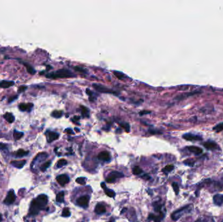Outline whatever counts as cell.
Segmentation results:
<instances>
[{
	"label": "cell",
	"mask_w": 223,
	"mask_h": 222,
	"mask_svg": "<svg viewBox=\"0 0 223 222\" xmlns=\"http://www.w3.org/2000/svg\"><path fill=\"white\" fill-rule=\"evenodd\" d=\"M71 215V212L68 208H64L62 211V216L63 217H68Z\"/></svg>",
	"instance_id": "d6a6232c"
},
{
	"label": "cell",
	"mask_w": 223,
	"mask_h": 222,
	"mask_svg": "<svg viewBox=\"0 0 223 222\" xmlns=\"http://www.w3.org/2000/svg\"><path fill=\"white\" fill-rule=\"evenodd\" d=\"M204 147L208 150H215L218 148V145L213 141H208L203 144Z\"/></svg>",
	"instance_id": "7c38bea8"
},
{
	"label": "cell",
	"mask_w": 223,
	"mask_h": 222,
	"mask_svg": "<svg viewBox=\"0 0 223 222\" xmlns=\"http://www.w3.org/2000/svg\"><path fill=\"white\" fill-rule=\"evenodd\" d=\"M113 74H114L116 77H118L119 80H124V78H125V75L123 74V73H120V72L114 71L113 72Z\"/></svg>",
	"instance_id": "836d02e7"
},
{
	"label": "cell",
	"mask_w": 223,
	"mask_h": 222,
	"mask_svg": "<svg viewBox=\"0 0 223 222\" xmlns=\"http://www.w3.org/2000/svg\"><path fill=\"white\" fill-rule=\"evenodd\" d=\"M56 180L57 182L61 186H64L69 182V178L66 175H60L58 176Z\"/></svg>",
	"instance_id": "30bf717a"
},
{
	"label": "cell",
	"mask_w": 223,
	"mask_h": 222,
	"mask_svg": "<svg viewBox=\"0 0 223 222\" xmlns=\"http://www.w3.org/2000/svg\"><path fill=\"white\" fill-rule=\"evenodd\" d=\"M33 107L32 103H21L18 106V108L22 111H30Z\"/></svg>",
	"instance_id": "8fae6325"
},
{
	"label": "cell",
	"mask_w": 223,
	"mask_h": 222,
	"mask_svg": "<svg viewBox=\"0 0 223 222\" xmlns=\"http://www.w3.org/2000/svg\"><path fill=\"white\" fill-rule=\"evenodd\" d=\"M115 181H116V178H114V177L110 175H109L106 179V181L107 182H108V183H113V182H115Z\"/></svg>",
	"instance_id": "f35d334b"
},
{
	"label": "cell",
	"mask_w": 223,
	"mask_h": 222,
	"mask_svg": "<svg viewBox=\"0 0 223 222\" xmlns=\"http://www.w3.org/2000/svg\"><path fill=\"white\" fill-rule=\"evenodd\" d=\"M200 92L199 91H194V92H191V93H185V94H181V95L178 96V97L175 98V99L176 100H183L185 99V98H186L187 97H191V96L194 95V94H197V93H199Z\"/></svg>",
	"instance_id": "d6986e66"
},
{
	"label": "cell",
	"mask_w": 223,
	"mask_h": 222,
	"mask_svg": "<svg viewBox=\"0 0 223 222\" xmlns=\"http://www.w3.org/2000/svg\"><path fill=\"white\" fill-rule=\"evenodd\" d=\"M15 199H16L15 194H14V191H13V190H11L9 191V193H8L6 198H5V200H4V203H5L6 205H9L13 204V203L14 202V201H15Z\"/></svg>",
	"instance_id": "5b68a950"
},
{
	"label": "cell",
	"mask_w": 223,
	"mask_h": 222,
	"mask_svg": "<svg viewBox=\"0 0 223 222\" xmlns=\"http://www.w3.org/2000/svg\"><path fill=\"white\" fill-rule=\"evenodd\" d=\"M74 69H75V70H76V71L81 72V73H85V72H86V70H85L84 68L80 67H75Z\"/></svg>",
	"instance_id": "60d3db41"
},
{
	"label": "cell",
	"mask_w": 223,
	"mask_h": 222,
	"mask_svg": "<svg viewBox=\"0 0 223 222\" xmlns=\"http://www.w3.org/2000/svg\"><path fill=\"white\" fill-rule=\"evenodd\" d=\"M22 63H23V65H24L25 67H26V69H27V71L30 74H35V73H36V71H35V69L33 68L32 66H31L30 65H29L28 63H25V62H22Z\"/></svg>",
	"instance_id": "7402d4cb"
},
{
	"label": "cell",
	"mask_w": 223,
	"mask_h": 222,
	"mask_svg": "<svg viewBox=\"0 0 223 222\" xmlns=\"http://www.w3.org/2000/svg\"><path fill=\"white\" fill-rule=\"evenodd\" d=\"M213 202L216 205L221 206L223 204V195L217 194L213 197Z\"/></svg>",
	"instance_id": "5bb4252c"
},
{
	"label": "cell",
	"mask_w": 223,
	"mask_h": 222,
	"mask_svg": "<svg viewBox=\"0 0 223 222\" xmlns=\"http://www.w3.org/2000/svg\"><path fill=\"white\" fill-rule=\"evenodd\" d=\"M99 159L103 161H108L110 159V154L107 151H102L98 155Z\"/></svg>",
	"instance_id": "4fadbf2b"
},
{
	"label": "cell",
	"mask_w": 223,
	"mask_h": 222,
	"mask_svg": "<svg viewBox=\"0 0 223 222\" xmlns=\"http://www.w3.org/2000/svg\"><path fill=\"white\" fill-rule=\"evenodd\" d=\"M101 187L105 190V194H106V195H107L108 196L110 197H114L115 195H116V193H115L113 190L107 188L104 182H102V183L101 184Z\"/></svg>",
	"instance_id": "9a60e30c"
},
{
	"label": "cell",
	"mask_w": 223,
	"mask_h": 222,
	"mask_svg": "<svg viewBox=\"0 0 223 222\" xmlns=\"http://www.w3.org/2000/svg\"><path fill=\"white\" fill-rule=\"evenodd\" d=\"M3 117L9 123H13L14 121V119H15L14 115L11 113H5V115H3Z\"/></svg>",
	"instance_id": "44dd1931"
},
{
	"label": "cell",
	"mask_w": 223,
	"mask_h": 222,
	"mask_svg": "<svg viewBox=\"0 0 223 222\" xmlns=\"http://www.w3.org/2000/svg\"><path fill=\"white\" fill-rule=\"evenodd\" d=\"M48 78L50 79H58V78H67V77H72L75 76V75L72 74V72L67 69H60V70H57L54 73H48V74L46 75Z\"/></svg>",
	"instance_id": "6da1fadb"
},
{
	"label": "cell",
	"mask_w": 223,
	"mask_h": 222,
	"mask_svg": "<svg viewBox=\"0 0 223 222\" xmlns=\"http://www.w3.org/2000/svg\"><path fill=\"white\" fill-rule=\"evenodd\" d=\"M67 160H65V159H61V160H59V161H58V163H57V166H58V167H61L65 165L66 164H67Z\"/></svg>",
	"instance_id": "1f68e13d"
},
{
	"label": "cell",
	"mask_w": 223,
	"mask_h": 222,
	"mask_svg": "<svg viewBox=\"0 0 223 222\" xmlns=\"http://www.w3.org/2000/svg\"><path fill=\"white\" fill-rule=\"evenodd\" d=\"M187 148H188V150L190 152H192V153H194L195 154H200L202 153L203 152L202 149L201 148L196 146H189L187 147Z\"/></svg>",
	"instance_id": "2e32d148"
},
{
	"label": "cell",
	"mask_w": 223,
	"mask_h": 222,
	"mask_svg": "<svg viewBox=\"0 0 223 222\" xmlns=\"http://www.w3.org/2000/svg\"><path fill=\"white\" fill-rule=\"evenodd\" d=\"M213 130L217 132H221V131H222L223 130V123H219V124H217L215 127H213Z\"/></svg>",
	"instance_id": "83f0119b"
},
{
	"label": "cell",
	"mask_w": 223,
	"mask_h": 222,
	"mask_svg": "<svg viewBox=\"0 0 223 222\" xmlns=\"http://www.w3.org/2000/svg\"><path fill=\"white\" fill-rule=\"evenodd\" d=\"M150 113V111H141V112L140 113V115H142L145 113L147 114V113Z\"/></svg>",
	"instance_id": "c3c4849f"
},
{
	"label": "cell",
	"mask_w": 223,
	"mask_h": 222,
	"mask_svg": "<svg viewBox=\"0 0 223 222\" xmlns=\"http://www.w3.org/2000/svg\"><path fill=\"white\" fill-rule=\"evenodd\" d=\"M81 108H82V114L83 116L89 117V110H88V108H87L86 107L83 106H81Z\"/></svg>",
	"instance_id": "f1b7e54d"
},
{
	"label": "cell",
	"mask_w": 223,
	"mask_h": 222,
	"mask_svg": "<svg viewBox=\"0 0 223 222\" xmlns=\"http://www.w3.org/2000/svg\"><path fill=\"white\" fill-rule=\"evenodd\" d=\"M88 203H89V197L87 196V195L80 197L76 201V203L82 207H88Z\"/></svg>",
	"instance_id": "52a82bcc"
},
{
	"label": "cell",
	"mask_w": 223,
	"mask_h": 222,
	"mask_svg": "<svg viewBox=\"0 0 223 222\" xmlns=\"http://www.w3.org/2000/svg\"><path fill=\"white\" fill-rule=\"evenodd\" d=\"M7 149V145L5 144L0 143V150H5Z\"/></svg>",
	"instance_id": "f6af8a7d"
},
{
	"label": "cell",
	"mask_w": 223,
	"mask_h": 222,
	"mask_svg": "<svg viewBox=\"0 0 223 222\" xmlns=\"http://www.w3.org/2000/svg\"><path fill=\"white\" fill-rule=\"evenodd\" d=\"M191 205H187L180 209L178 210L171 214V218L174 220H178L179 218L181 217L183 214L187 213L191 210Z\"/></svg>",
	"instance_id": "7a4b0ae2"
},
{
	"label": "cell",
	"mask_w": 223,
	"mask_h": 222,
	"mask_svg": "<svg viewBox=\"0 0 223 222\" xmlns=\"http://www.w3.org/2000/svg\"><path fill=\"white\" fill-rule=\"evenodd\" d=\"M50 164H51L50 161H47L46 163H44V164H43V165L41 167V170L42 171H46V169H47L50 165Z\"/></svg>",
	"instance_id": "e575fe53"
},
{
	"label": "cell",
	"mask_w": 223,
	"mask_h": 222,
	"mask_svg": "<svg viewBox=\"0 0 223 222\" xmlns=\"http://www.w3.org/2000/svg\"><path fill=\"white\" fill-rule=\"evenodd\" d=\"M17 98H18V95H14L13 96V97H10V98H9V102H13V101H14V100L16 99Z\"/></svg>",
	"instance_id": "ee69618b"
},
{
	"label": "cell",
	"mask_w": 223,
	"mask_h": 222,
	"mask_svg": "<svg viewBox=\"0 0 223 222\" xmlns=\"http://www.w3.org/2000/svg\"><path fill=\"white\" fill-rule=\"evenodd\" d=\"M2 221V216H1V214H0V222Z\"/></svg>",
	"instance_id": "f907efd6"
},
{
	"label": "cell",
	"mask_w": 223,
	"mask_h": 222,
	"mask_svg": "<svg viewBox=\"0 0 223 222\" xmlns=\"http://www.w3.org/2000/svg\"><path fill=\"white\" fill-rule=\"evenodd\" d=\"M195 222H200V220H196V221Z\"/></svg>",
	"instance_id": "f5cc1de1"
},
{
	"label": "cell",
	"mask_w": 223,
	"mask_h": 222,
	"mask_svg": "<svg viewBox=\"0 0 223 222\" xmlns=\"http://www.w3.org/2000/svg\"><path fill=\"white\" fill-rule=\"evenodd\" d=\"M35 200L41 209H43L48 203V197L44 194H42L39 195Z\"/></svg>",
	"instance_id": "3957f363"
},
{
	"label": "cell",
	"mask_w": 223,
	"mask_h": 222,
	"mask_svg": "<svg viewBox=\"0 0 223 222\" xmlns=\"http://www.w3.org/2000/svg\"><path fill=\"white\" fill-rule=\"evenodd\" d=\"M28 153H29L28 151H26L23 149H20L16 152L15 154L17 157H23V156H26V155L28 154Z\"/></svg>",
	"instance_id": "cb8c5ba5"
},
{
	"label": "cell",
	"mask_w": 223,
	"mask_h": 222,
	"mask_svg": "<svg viewBox=\"0 0 223 222\" xmlns=\"http://www.w3.org/2000/svg\"><path fill=\"white\" fill-rule=\"evenodd\" d=\"M14 85V82L13 81H0V87L4 88V89H7L10 87L13 86Z\"/></svg>",
	"instance_id": "e0dca14e"
},
{
	"label": "cell",
	"mask_w": 223,
	"mask_h": 222,
	"mask_svg": "<svg viewBox=\"0 0 223 222\" xmlns=\"http://www.w3.org/2000/svg\"><path fill=\"white\" fill-rule=\"evenodd\" d=\"M46 135H47V140H48V143H51L55 140H58L59 136V134L54 132H51V131H47L46 132Z\"/></svg>",
	"instance_id": "9c48e42d"
},
{
	"label": "cell",
	"mask_w": 223,
	"mask_h": 222,
	"mask_svg": "<svg viewBox=\"0 0 223 222\" xmlns=\"http://www.w3.org/2000/svg\"><path fill=\"white\" fill-rule=\"evenodd\" d=\"M86 93H88V95L89 96V98H90V100H92V101H93V93H92V91H91L90 90H89V89H87L86 90Z\"/></svg>",
	"instance_id": "7bdbcfd3"
},
{
	"label": "cell",
	"mask_w": 223,
	"mask_h": 222,
	"mask_svg": "<svg viewBox=\"0 0 223 222\" xmlns=\"http://www.w3.org/2000/svg\"><path fill=\"white\" fill-rule=\"evenodd\" d=\"M76 182L80 185H85L86 183V178H84V177H79V178H76Z\"/></svg>",
	"instance_id": "f546056e"
},
{
	"label": "cell",
	"mask_w": 223,
	"mask_h": 222,
	"mask_svg": "<svg viewBox=\"0 0 223 222\" xmlns=\"http://www.w3.org/2000/svg\"><path fill=\"white\" fill-rule=\"evenodd\" d=\"M95 212L97 214H103L106 212V208L102 205L97 204L95 208Z\"/></svg>",
	"instance_id": "ac0fdd59"
},
{
	"label": "cell",
	"mask_w": 223,
	"mask_h": 222,
	"mask_svg": "<svg viewBox=\"0 0 223 222\" xmlns=\"http://www.w3.org/2000/svg\"><path fill=\"white\" fill-rule=\"evenodd\" d=\"M27 87L26 86V85H22V86L19 87H18V93H23V92H24L27 89Z\"/></svg>",
	"instance_id": "ab89813d"
},
{
	"label": "cell",
	"mask_w": 223,
	"mask_h": 222,
	"mask_svg": "<svg viewBox=\"0 0 223 222\" xmlns=\"http://www.w3.org/2000/svg\"><path fill=\"white\" fill-rule=\"evenodd\" d=\"M64 195L65 194L63 191L59 192L56 195V201L58 203H63L64 201Z\"/></svg>",
	"instance_id": "603a6c76"
},
{
	"label": "cell",
	"mask_w": 223,
	"mask_h": 222,
	"mask_svg": "<svg viewBox=\"0 0 223 222\" xmlns=\"http://www.w3.org/2000/svg\"><path fill=\"white\" fill-rule=\"evenodd\" d=\"M93 87L96 89V90L97 91L101 92V93H112V94H116H116H117L116 92L113 91H112V90H110V89H108V88L103 86V85H99V84H97V83H94V84H93Z\"/></svg>",
	"instance_id": "277c9868"
},
{
	"label": "cell",
	"mask_w": 223,
	"mask_h": 222,
	"mask_svg": "<svg viewBox=\"0 0 223 222\" xmlns=\"http://www.w3.org/2000/svg\"><path fill=\"white\" fill-rule=\"evenodd\" d=\"M26 160H20V161H11V164L15 167L21 169L24 167V165L26 164Z\"/></svg>",
	"instance_id": "ffe728a7"
},
{
	"label": "cell",
	"mask_w": 223,
	"mask_h": 222,
	"mask_svg": "<svg viewBox=\"0 0 223 222\" xmlns=\"http://www.w3.org/2000/svg\"><path fill=\"white\" fill-rule=\"evenodd\" d=\"M183 138L187 141H199L202 140V137L198 135L192 134H185L183 136Z\"/></svg>",
	"instance_id": "ba28073f"
},
{
	"label": "cell",
	"mask_w": 223,
	"mask_h": 222,
	"mask_svg": "<svg viewBox=\"0 0 223 222\" xmlns=\"http://www.w3.org/2000/svg\"><path fill=\"white\" fill-rule=\"evenodd\" d=\"M142 177L143 178H144L145 180H148V179H150V177L147 174H145L144 175L142 176Z\"/></svg>",
	"instance_id": "7dc6e473"
},
{
	"label": "cell",
	"mask_w": 223,
	"mask_h": 222,
	"mask_svg": "<svg viewBox=\"0 0 223 222\" xmlns=\"http://www.w3.org/2000/svg\"><path fill=\"white\" fill-rule=\"evenodd\" d=\"M142 170L141 169V168L139 167L138 166H136L133 168V173H134V175H140V173H142Z\"/></svg>",
	"instance_id": "d590c367"
},
{
	"label": "cell",
	"mask_w": 223,
	"mask_h": 222,
	"mask_svg": "<svg viewBox=\"0 0 223 222\" xmlns=\"http://www.w3.org/2000/svg\"><path fill=\"white\" fill-rule=\"evenodd\" d=\"M109 175L112 176V177H113L116 178H121V177H123L124 176L123 173H120V172H118V171H112V173H110Z\"/></svg>",
	"instance_id": "4316f807"
},
{
	"label": "cell",
	"mask_w": 223,
	"mask_h": 222,
	"mask_svg": "<svg viewBox=\"0 0 223 222\" xmlns=\"http://www.w3.org/2000/svg\"><path fill=\"white\" fill-rule=\"evenodd\" d=\"M53 117L55 118H59L63 115V111H60V110H54L53 112L51 114Z\"/></svg>",
	"instance_id": "484cf974"
},
{
	"label": "cell",
	"mask_w": 223,
	"mask_h": 222,
	"mask_svg": "<svg viewBox=\"0 0 223 222\" xmlns=\"http://www.w3.org/2000/svg\"><path fill=\"white\" fill-rule=\"evenodd\" d=\"M174 166L173 165H167V166L163 169V172H164V173L167 174V173H169V172L171 171L174 169Z\"/></svg>",
	"instance_id": "4dcf8cb0"
},
{
	"label": "cell",
	"mask_w": 223,
	"mask_h": 222,
	"mask_svg": "<svg viewBox=\"0 0 223 222\" xmlns=\"http://www.w3.org/2000/svg\"><path fill=\"white\" fill-rule=\"evenodd\" d=\"M23 136H24L23 132H18V131L16 130L14 131V133H13V137H14V138L16 140H20V139H21L22 137H23Z\"/></svg>",
	"instance_id": "d4e9b609"
},
{
	"label": "cell",
	"mask_w": 223,
	"mask_h": 222,
	"mask_svg": "<svg viewBox=\"0 0 223 222\" xmlns=\"http://www.w3.org/2000/svg\"><path fill=\"white\" fill-rule=\"evenodd\" d=\"M121 126L123 127V128H125V130H126L127 132H129V130H130V127H129V124H127V123L124 124V123H123V124H121Z\"/></svg>",
	"instance_id": "b9f144b4"
},
{
	"label": "cell",
	"mask_w": 223,
	"mask_h": 222,
	"mask_svg": "<svg viewBox=\"0 0 223 222\" xmlns=\"http://www.w3.org/2000/svg\"><path fill=\"white\" fill-rule=\"evenodd\" d=\"M66 132H67L68 134H72V131L71 129H67L65 130Z\"/></svg>",
	"instance_id": "681fc988"
},
{
	"label": "cell",
	"mask_w": 223,
	"mask_h": 222,
	"mask_svg": "<svg viewBox=\"0 0 223 222\" xmlns=\"http://www.w3.org/2000/svg\"><path fill=\"white\" fill-rule=\"evenodd\" d=\"M184 164H186V165H188V166H193L194 164H195V161H193L192 160H191V159H187V160H185V161H184Z\"/></svg>",
	"instance_id": "74e56055"
},
{
	"label": "cell",
	"mask_w": 223,
	"mask_h": 222,
	"mask_svg": "<svg viewBox=\"0 0 223 222\" xmlns=\"http://www.w3.org/2000/svg\"><path fill=\"white\" fill-rule=\"evenodd\" d=\"M172 188H173V189H174V191H175V194H176V195H178V194H179V186H178V184L175 183V182H173L172 183Z\"/></svg>",
	"instance_id": "8d00e7d4"
},
{
	"label": "cell",
	"mask_w": 223,
	"mask_h": 222,
	"mask_svg": "<svg viewBox=\"0 0 223 222\" xmlns=\"http://www.w3.org/2000/svg\"><path fill=\"white\" fill-rule=\"evenodd\" d=\"M125 210H126V208H124V209H123V211H121V213H123V212H125Z\"/></svg>",
	"instance_id": "816d5d0a"
},
{
	"label": "cell",
	"mask_w": 223,
	"mask_h": 222,
	"mask_svg": "<svg viewBox=\"0 0 223 222\" xmlns=\"http://www.w3.org/2000/svg\"><path fill=\"white\" fill-rule=\"evenodd\" d=\"M161 207H162V206L160 205H157L155 208V211H156V212H161Z\"/></svg>",
	"instance_id": "bcb514c9"
},
{
	"label": "cell",
	"mask_w": 223,
	"mask_h": 222,
	"mask_svg": "<svg viewBox=\"0 0 223 222\" xmlns=\"http://www.w3.org/2000/svg\"><path fill=\"white\" fill-rule=\"evenodd\" d=\"M40 210H41L40 208V207L38 206V205L37 204L36 201H35V199L32 201L31 203V206H30V213L31 214V215H37L39 212Z\"/></svg>",
	"instance_id": "8992f818"
}]
</instances>
